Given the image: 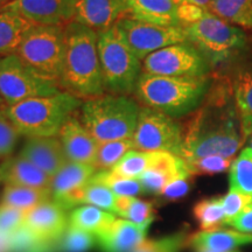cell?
<instances>
[{"mask_svg": "<svg viewBox=\"0 0 252 252\" xmlns=\"http://www.w3.org/2000/svg\"><path fill=\"white\" fill-rule=\"evenodd\" d=\"M65 52L60 86L81 99L105 93L98 54V32L71 21L64 26Z\"/></svg>", "mask_w": 252, "mask_h": 252, "instance_id": "cell-1", "label": "cell"}, {"mask_svg": "<svg viewBox=\"0 0 252 252\" xmlns=\"http://www.w3.org/2000/svg\"><path fill=\"white\" fill-rule=\"evenodd\" d=\"M212 83L209 76L169 77L143 72L134 94L144 106L181 117L200 108Z\"/></svg>", "mask_w": 252, "mask_h": 252, "instance_id": "cell-2", "label": "cell"}, {"mask_svg": "<svg viewBox=\"0 0 252 252\" xmlns=\"http://www.w3.org/2000/svg\"><path fill=\"white\" fill-rule=\"evenodd\" d=\"M140 110V104L130 96L103 94L83 102L81 122L98 144L130 139Z\"/></svg>", "mask_w": 252, "mask_h": 252, "instance_id": "cell-3", "label": "cell"}, {"mask_svg": "<svg viewBox=\"0 0 252 252\" xmlns=\"http://www.w3.org/2000/svg\"><path fill=\"white\" fill-rule=\"evenodd\" d=\"M82 104L81 98L62 90L53 96L36 97L7 106L6 113L21 135L58 137L64 123Z\"/></svg>", "mask_w": 252, "mask_h": 252, "instance_id": "cell-4", "label": "cell"}, {"mask_svg": "<svg viewBox=\"0 0 252 252\" xmlns=\"http://www.w3.org/2000/svg\"><path fill=\"white\" fill-rule=\"evenodd\" d=\"M98 54L104 90L131 96L143 74V61L134 54L117 25L98 32Z\"/></svg>", "mask_w": 252, "mask_h": 252, "instance_id": "cell-5", "label": "cell"}, {"mask_svg": "<svg viewBox=\"0 0 252 252\" xmlns=\"http://www.w3.org/2000/svg\"><path fill=\"white\" fill-rule=\"evenodd\" d=\"M64 52V26L33 25L25 35L17 55L41 76L60 86Z\"/></svg>", "mask_w": 252, "mask_h": 252, "instance_id": "cell-6", "label": "cell"}, {"mask_svg": "<svg viewBox=\"0 0 252 252\" xmlns=\"http://www.w3.org/2000/svg\"><path fill=\"white\" fill-rule=\"evenodd\" d=\"M188 41L200 50L210 64L231 58L247 45L244 32L208 11L197 23L185 27Z\"/></svg>", "mask_w": 252, "mask_h": 252, "instance_id": "cell-7", "label": "cell"}, {"mask_svg": "<svg viewBox=\"0 0 252 252\" xmlns=\"http://www.w3.org/2000/svg\"><path fill=\"white\" fill-rule=\"evenodd\" d=\"M61 91L56 82L41 76L17 54L0 58V94L7 106Z\"/></svg>", "mask_w": 252, "mask_h": 252, "instance_id": "cell-8", "label": "cell"}, {"mask_svg": "<svg viewBox=\"0 0 252 252\" xmlns=\"http://www.w3.org/2000/svg\"><path fill=\"white\" fill-rule=\"evenodd\" d=\"M133 139L135 150L144 152H169L180 157L184 130L171 116L141 106Z\"/></svg>", "mask_w": 252, "mask_h": 252, "instance_id": "cell-9", "label": "cell"}, {"mask_svg": "<svg viewBox=\"0 0 252 252\" xmlns=\"http://www.w3.org/2000/svg\"><path fill=\"white\" fill-rule=\"evenodd\" d=\"M212 64L190 42L178 43L150 54L143 60V72L169 77H206Z\"/></svg>", "mask_w": 252, "mask_h": 252, "instance_id": "cell-10", "label": "cell"}, {"mask_svg": "<svg viewBox=\"0 0 252 252\" xmlns=\"http://www.w3.org/2000/svg\"><path fill=\"white\" fill-rule=\"evenodd\" d=\"M116 25L141 61L157 50L189 42L187 32L182 26H159L141 23L128 17L122 18Z\"/></svg>", "mask_w": 252, "mask_h": 252, "instance_id": "cell-11", "label": "cell"}, {"mask_svg": "<svg viewBox=\"0 0 252 252\" xmlns=\"http://www.w3.org/2000/svg\"><path fill=\"white\" fill-rule=\"evenodd\" d=\"M80 0H12L1 9H7L34 25L65 26L74 21Z\"/></svg>", "mask_w": 252, "mask_h": 252, "instance_id": "cell-12", "label": "cell"}, {"mask_svg": "<svg viewBox=\"0 0 252 252\" xmlns=\"http://www.w3.org/2000/svg\"><path fill=\"white\" fill-rule=\"evenodd\" d=\"M96 172L93 165L68 161L52 178V198L65 210L80 206L82 190Z\"/></svg>", "mask_w": 252, "mask_h": 252, "instance_id": "cell-13", "label": "cell"}, {"mask_svg": "<svg viewBox=\"0 0 252 252\" xmlns=\"http://www.w3.org/2000/svg\"><path fill=\"white\" fill-rule=\"evenodd\" d=\"M67 210L54 200H48L26 213L24 225L46 241L58 243L69 225Z\"/></svg>", "mask_w": 252, "mask_h": 252, "instance_id": "cell-14", "label": "cell"}, {"mask_svg": "<svg viewBox=\"0 0 252 252\" xmlns=\"http://www.w3.org/2000/svg\"><path fill=\"white\" fill-rule=\"evenodd\" d=\"M19 156L53 178L69 160L59 137L27 138Z\"/></svg>", "mask_w": 252, "mask_h": 252, "instance_id": "cell-15", "label": "cell"}, {"mask_svg": "<svg viewBox=\"0 0 252 252\" xmlns=\"http://www.w3.org/2000/svg\"><path fill=\"white\" fill-rule=\"evenodd\" d=\"M58 137L69 161L94 166L98 143L80 119L71 116L61 127Z\"/></svg>", "mask_w": 252, "mask_h": 252, "instance_id": "cell-16", "label": "cell"}, {"mask_svg": "<svg viewBox=\"0 0 252 252\" xmlns=\"http://www.w3.org/2000/svg\"><path fill=\"white\" fill-rule=\"evenodd\" d=\"M185 175H191L185 160L173 153L160 151L156 152L152 165L139 180L145 193L160 195L169 182Z\"/></svg>", "mask_w": 252, "mask_h": 252, "instance_id": "cell-17", "label": "cell"}, {"mask_svg": "<svg viewBox=\"0 0 252 252\" xmlns=\"http://www.w3.org/2000/svg\"><path fill=\"white\" fill-rule=\"evenodd\" d=\"M124 17V0H80L74 21L100 32L115 26Z\"/></svg>", "mask_w": 252, "mask_h": 252, "instance_id": "cell-18", "label": "cell"}, {"mask_svg": "<svg viewBox=\"0 0 252 252\" xmlns=\"http://www.w3.org/2000/svg\"><path fill=\"white\" fill-rule=\"evenodd\" d=\"M149 226L116 219L103 234L97 236V243L103 252H133L145 241Z\"/></svg>", "mask_w": 252, "mask_h": 252, "instance_id": "cell-19", "label": "cell"}, {"mask_svg": "<svg viewBox=\"0 0 252 252\" xmlns=\"http://www.w3.org/2000/svg\"><path fill=\"white\" fill-rule=\"evenodd\" d=\"M126 17L159 26H181L172 0H124Z\"/></svg>", "mask_w": 252, "mask_h": 252, "instance_id": "cell-20", "label": "cell"}, {"mask_svg": "<svg viewBox=\"0 0 252 252\" xmlns=\"http://www.w3.org/2000/svg\"><path fill=\"white\" fill-rule=\"evenodd\" d=\"M0 181L9 186L49 188L52 178L25 158L8 157L0 165Z\"/></svg>", "mask_w": 252, "mask_h": 252, "instance_id": "cell-21", "label": "cell"}, {"mask_svg": "<svg viewBox=\"0 0 252 252\" xmlns=\"http://www.w3.org/2000/svg\"><path fill=\"white\" fill-rule=\"evenodd\" d=\"M252 243V235L242 234L236 230L217 229L213 231H200L187 239V244L196 249L210 251L229 252L238 250V247Z\"/></svg>", "mask_w": 252, "mask_h": 252, "instance_id": "cell-22", "label": "cell"}, {"mask_svg": "<svg viewBox=\"0 0 252 252\" xmlns=\"http://www.w3.org/2000/svg\"><path fill=\"white\" fill-rule=\"evenodd\" d=\"M232 86L242 135L245 140L252 134V65L238 69Z\"/></svg>", "mask_w": 252, "mask_h": 252, "instance_id": "cell-23", "label": "cell"}, {"mask_svg": "<svg viewBox=\"0 0 252 252\" xmlns=\"http://www.w3.org/2000/svg\"><path fill=\"white\" fill-rule=\"evenodd\" d=\"M33 25L18 13L0 8V58L17 54L25 35Z\"/></svg>", "mask_w": 252, "mask_h": 252, "instance_id": "cell-24", "label": "cell"}, {"mask_svg": "<svg viewBox=\"0 0 252 252\" xmlns=\"http://www.w3.org/2000/svg\"><path fill=\"white\" fill-rule=\"evenodd\" d=\"M116 220L115 214L94 206H80L69 214V225L97 236L103 234Z\"/></svg>", "mask_w": 252, "mask_h": 252, "instance_id": "cell-25", "label": "cell"}, {"mask_svg": "<svg viewBox=\"0 0 252 252\" xmlns=\"http://www.w3.org/2000/svg\"><path fill=\"white\" fill-rule=\"evenodd\" d=\"M48 200H52V190L49 188H32L6 185L0 204L27 213Z\"/></svg>", "mask_w": 252, "mask_h": 252, "instance_id": "cell-26", "label": "cell"}, {"mask_svg": "<svg viewBox=\"0 0 252 252\" xmlns=\"http://www.w3.org/2000/svg\"><path fill=\"white\" fill-rule=\"evenodd\" d=\"M209 11L228 23L252 30V0H213Z\"/></svg>", "mask_w": 252, "mask_h": 252, "instance_id": "cell-27", "label": "cell"}, {"mask_svg": "<svg viewBox=\"0 0 252 252\" xmlns=\"http://www.w3.org/2000/svg\"><path fill=\"white\" fill-rule=\"evenodd\" d=\"M201 231H213L225 225V215L222 197L204 198L198 201L193 209Z\"/></svg>", "mask_w": 252, "mask_h": 252, "instance_id": "cell-28", "label": "cell"}, {"mask_svg": "<svg viewBox=\"0 0 252 252\" xmlns=\"http://www.w3.org/2000/svg\"><path fill=\"white\" fill-rule=\"evenodd\" d=\"M135 150L133 139H121L98 144L94 167L97 171H111L126 153Z\"/></svg>", "mask_w": 252, "mask_h": 252, "instance_id": "cell-29", "label": "cell"}, {"mask_svg": "<svg viewBox=\"0 0 252 252\" xmlns=\"http://www.w3.org/2000/svg\"><path fill=\"white\" fill-rule=\"evenodd\" d=\"M116 215L135 224H151L154 220L153 204L135 196H118Z\"/></svg>", "mask_w": 252, "mask_h": 252, "instance_id": "cell-30", "label": "cell"}, {"mask_svg": "<svg viewBox=\"0 0 252 252\" xmlns=\"http://www.w3.org/2000/svg\"><path fill=\"white\" fill-rule=\"evenodd\" d=\"M58 243L46 241L24 224L9 235V252H54Z\"/></svg>", "mask_w": 252, "mask_h": 252, "instance_id": "cell-31", "label": "cell"}, {"mask_svg": "<svg viewBox=\"0 0 252 252\" xmlns=\"http://www.w3.org/2000/svg\"><path fill=\"white\" fill-rule=\"evenodd\" d=\"M156 152L132 150L116 165L111 171L122 178L139 179L152 165Z\"/></svg>", "mask_w": 252, "mask_h": 252, "instance_id": "cell-32", "label": "cell"}, {"mask_svg": "<svg viewBox=\"0 0 252 252\" xmlns=\"http://www.w3.org/2000/svg\"><path fill=\"white\" fill-rule=\"evenodd\" d=\"M91 180L106 186L117 196H135L145 194L139 179H126L115 174L112 171H97Z\"/></svg>", "mask_w": 252, "mask_h": 252, "instance_id": "cell-33", "label": "cell"}, {"mask_svg": "<svg viewBox=\"0 0 252 252\" xmlns=\"http://www.w3.org/2000/svg\"><path fill=\"white\" fill-rule=\"evenodd\" d=\"M117 195L106 186L98 182L90 180L81 193V204L94 206L106 212L116 214V202H117Z\"/></svg>", "mask_w": 252, "mask_h": 252, "instance_id": "cell-34", "label": "cell"}, {"mask_svg": "<svg viewBox=\"0 0 252 252\" xmlns=\"http://www.w3.org/2000/svg\"><path fill=\"white\" fill-rule=\"evenodd\" d=\"M230 189L252 197V157L241 153L229 172Z\"/></svg>", "mask_w": 252, "mask_h": 252, "instance_id": "cell-35", "label": "cell"}, {"mask_svg": "<svg viewBox=\"0 0 252 252\" xmlns=\"http://www.w3.org/2000/svg\"><path fill=\"white\" fill-rule=\"evenodd\" d=\"M97 242V237L86 230L68 225L59 242V249L63 252H86Z\"/></svg>", "mask_w": 252, "mask_h": 252, "instance_id": "cell-36", "label": "cell"}, {"mask_svg": "<svg viewBox=\"0 0 252 252\" xmlns=\"http://www.w3.org/2000/svg\"><path fill=\"white\" fill-rule=\"evenodd\" d=\"M185 160V159H184ZM191 176L193 175H214L226 172L232 163V158L220 156H209L198 159L185 160Z\"/></svg>", "mask_w": 252, "mask_h": 252, "instance_id": "cell-37", "label": "cell"}, {"mask_svg": "<svg viewBox=\"0 0 252 252\" xmlns=\"http://www.w3.org/2000/svg\"><path fill=\"white\" fill-rule=\"evenodd\" d=\"M186 243V234L179 232L154 241H144L133 252H179Z\"/></svg>", "mask_w": 252, "mask_h": 252, "instance_id": "cell-38", "label": "cell"}, {"mask_svg": "<svg viewBox=\"0 0 252 252\" xmlns=\"http://www.w3.org/2000/svg\"><path fill=\"white\" fill-rule=\"evenodd\" d=\"M20 135L8 118L6 109L0 110V159L11 156Z\"/></svg>", "mask_w": 252, "mask_h": 252, "instance_id": "cell-39", "label": "cell"}, {"mask_svg": "<svg viewBox=\"0 0 252 252\" xmlns=\"http://www.w3.org/2000/svg\"><path fill=\"white\" fill-rule=\"evenodd\" d=\"M222 203L225 215V225H229V223L243 212L245 208L252 204V197L241 191L229 189L228 194L222 197Z\"/></svg>", "mask_w": 252, "mask_h": 252, "instance_id": "cell-40", "label": "cell"}, {"mask_svg": "<svg viewBox=\"0 0 252 252\" xmlns=\"http://www.w3.org/2000/svg\"><path fill=\"white\" fill-rule=\"evenodd\" d=\"M26 213L0 204V234L12 235L24 224Z\"/></svg>", "mask_w": 252, "mask_h": 252, "instance_id": "cell-41", "label": "cell"}, {"mask_svg": "<svg viewBox=\"0 0 252 252\" xmlns=\"http://www.w3.org/2000/svg\"><path fill=\"white\" fill-rule=\"evenodd\" d=\"M190 176L191 175L180 176V178L169 182V184L163 188V190L160 195L168 201L180 200V198L188 194L189 189H190V180H189Z\"/></svg>", "mask_w": 252, "mask_h": 252, "instance_id": "cell-42", "label": "cell"}, {"mask_svg": "<svg viewBox=\"0 0 252 252\" xmlns=\"http://www.w3.org/2000/svg\"><path fill=\"white\" fill-rule=\"evenodd\" d=\"M208 9L191 4L189 1L184 5L178 6V17L182 27L197 23L198 20H201L206 15Z\"/></svg>", "mask_w": 252, "mask_h": 252, "instance_id": "cell-43", "label": "cell"}, {"mask_svg": "<svg viewBox=\"0 0 252 252\" xmlns=\"http://www.w3.org/2000/svg\"><path fill=\"white\" fill-rule=\"evenodd\" d=\"M229 226L242 234L252 235V204L242 212L239 215L229 223Z\"/></svg>", "mask_w": 252, "mask_h": 252, "instance_id": "cell-44", "label": "cell"}, {"mask_svg": "<svg viewBox=\"0 0 252 252\" xmlns=\"http://www.w3.org/2000/svg\"><path fill=\"white\" fill-rule=\"evenodd\" d=\"M0 252H9V235L0 234Z\"/></svg>", "mask_w": 252, "mask_h": 252, "instance_id": "cell-45", "label": "cell"}, {"mask_svg": "<svg viewBox=\"0 0 252 252\" xmlns=\"http://www.w3.org/2000/svg\"><path fill=\"white\" fill-rule=\"evenodd\" d=\"M188 1L191 2V4L200 6V7L206 8V9H208V11H209L210 4H212L213 0H188Z\"/></svg>", "mask_w": 252, "mask_h": 252, "instance_id": "cell-46", "label": "cell"}, {"mask_svg": "<svg viewBox=\"0 0 252 252\" xmlns=\"http://www.w3.org/2000/svg\"><path fill=\"white\" fill-rule=\"evenodd\" d=\"M242 153L252 157V139L250 140V144H249V146L247 147V149H244L243 151H242Z\"/></svg>", "mask_w": 252, "mask_h": 252, "instance_id": "cell-47", "label": "cell"}, {"mask_svg": "<svg viewBox=\"0 0 252 252\" xmlns=\"http://www.w3.org/2000/svg\"><path fill=\"white\" fill-rule=\"evenodd\" d=\"M195 252H217V251H210V250H206V249H196L194 250ZM229 252H239V250H234V251H229Z\"/></svg>", "mask_w": 252, "mask_h": 252, "instance_id": "cell-48", "label": "cell"}, {"mask_svg": "<svg viewBox=\"0 0 252 252\" xmlns=\"http://www.w3.org/2000/svg\"><path fill=\"white\" fill-rule=\"evenodd\" d=\"M172 1L174 2L175 5L180 6V5H184V4H186V2H188V0H172Z\"/></svg>", "mask_w": 252, "mask_h": 252, "instance_id": "cell-49", "label": "cell"}, {"mask_svg": "<svg viewBox=\"0 0 252 252\" xmlns=\"http://www.w3.org/2000/svg\"><path fill=\"white\" fill-rule=\"evenodd\" d=\"M6 108H7V105H6L5 102H4V99H2L1 94H0V110H2V109H6Z\"/></svg>", "mask_w": 252, "mask_h": 252, "instance_id": "cell-50", "label": "cell"}, {"mask_svg": "<svg viewBox=\"0 0 252 252\" xmlns=\"http://www.w3.org/2000/svg\"><path fill=\"white\" fill-rule=\"evenodd\" d=\"M12 0H0V8L1 7H4L5 5H7L8 2H11Z\"/></svg>", "mask_w": 252, "mask_h": 252, "instance_id": "cell-51", "label": "cell"}]
</instances>
